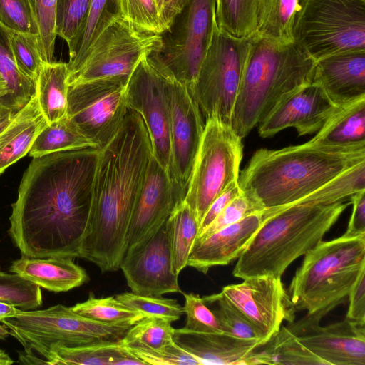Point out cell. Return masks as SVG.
<instances>
[{
  "instance_id": "6da1fadb",
  "label": "cell",
  "mask_w": 365,
  "mask_h": 365,
  "mask_svg": "<svg viewBox=\"0 0 365 365\" xmlns=\"http://www.w3.org/2000/svg\"><path fill=\"white\" fill-rule=\"evenodd\" d=\"M98 148L33 158L12 204L9 233L21 256L80 258Z\"/></svg>"
},
{
  "instance_id": "7a4b0ae2",
  "label": "cell",
  "mask_w": 365,
  "mask_h": 365,
  "mask_svg": "<svg viewBox=\"0 0 365 365\" xmlns=\"http://www.w3.org/2000/svg\"><path fill=\"white\" fill-rule=\"evenodd\" d=\"M153 156L146 126L128 109L115 135L99 149L90 222L80 258L102 272L120 269L133 207Z\"/></svg>"
},
{
  "instance_id": "3957f363",
  "label": "cell",
  "mask_w": 365,
  "mask_h": 365,
  "mask_svg": "<svg viewBox=\"0 0 365 365\" xmlns=\"http://www.w3.org/2000/svg\"><path fill=\"white\" fill-rule=\"evenodd\" d=\"M365 190V162L349 169L312 193L290 204L264 210V220L233 269L235 277L273 275L287 268L321 241Z\"/></svg>"
},
{
  "instance_id": "277c9868",
  "label": "cell",
  "mask_w": 365,
  "mask_h": 365,
  "mask_svg": "<svg viewBox=\"0 0 365 365\" xmlns=\"http://www.w3.org/2000/svg\"><path fill=\"white\" fill-rule=\"evenodd\" d=\"M365 162V145L341 148L312 140L278 150L255 152L240 173L244 195L264 209L290 204Z\"/></svg>"
},
{
  "instance_id": "5b68a950",
  "label": "cell",
  "mask_w": 365,
  "mask_h": 365,
  "mask_svg": "<svg viewBox=\"0 0 365 365\" xmlns=\"http://www.w3.org/2000/svg\"><path fill=\"white\" fill-rule=\"evenodd\" d=\"M316 61L294 41L250 37L231 126L243 138L282 100L312 82Z\"/></svg>"
},
{
  "instance_id": "8992f818",
  "label": "cell",
  "mask_w": 365,
  "mask_h": 365,
  "mask_svg": "<svg viewBox=\"0 0 365 365\" xmlns=\"http://www.w3.org/2000/svg\"><path fill=\"white\" fill-rule=\"evenodd\" d=\"M365 269V235L321 241L304 255L288 292L296 311L322 319L348 297Z\"/></svg>"
},
{
  "instance_id": "52a82bcc",
  "label": "cell",
  "mask_w": 365,
  "mask_h": 365,
  "mask_svg": "<svg viewBox=\"0 0 365 365\" xmlns=\"http://www.w3.org/2000/svg\"><path fill=\"white\" fill-rule=\"evenodd\" d=\"M293 39L316 61L365 51V0H300Z\"/></svg>"
},
{
  "instance_id": "ba28073f",
  "label": "cell",
  "mask_w": 365,
  "mask_h": 365,
  "mask_svg": "<svg viewBox=\"0 0 365 365\" xmlns=\"http://www.w3.org/2000/svg\"><path fill=\"white\" fill-rule=\"evenodd\" d=\"M10 335L24 351L37 352L46 359L53 344L75 346L121 340L131 327L98 322L74 312L71 307L56 304L45 309L22 311L1 321Z\"/></svg>"
},
{
  "instance_id": "9c48e42d",
  "label": "cell",
  "mask_w": 365,
  "mask_h": 365,
  "mask_svg": "<svg viewBox=\"0 0 365 365\" xmlns=\"http://www.w3.org/2000/svg\"><path fill=\"white\" fill-rule=\"evenodd\" d=\"M242 139L232 126L217 118L205 128L184 200L199 222L212 201L238 181L242 158Z\"/></svg>"
},
{
  "instance_id": "30bf717a",
  "label": "cell",
  "mask_w": 365,
  "mask_h": 365,
  "mask_svg": "<svg viewBox=\"0 0 365 365\" xmlns=\"http://www.w3.org/2000/svg\"><path fill=\"white\" fill-rule=\"evenodd\" d=\"M249 41L250 37L235 38L216 26L190 90L205 121L217 118L231 125Z\"/></svg>"
},
{
  "instance_id": "8fae6325",
  "label": "cell",
  "mask_w": 365,
  "mask_h": 365,
  "mask_svg": "<svg viewBox=\"0 0 365 365\" xmlns=\"http://www.w3.org/2000/svg\"><path fill=\"white\" fill-rule=\"evenodd\" d=\"M217 0H187L160 34L162 46L152 54L165 71L192 89L212 41Z\"/></svg>"
},
{
  "instance_id": "7c38bea8",
  "label": "cell",
  "mask_w": 365,
  "mask_h": 365,
  "mask_svg": "<svg viewBox=\"0 0 365 365\" xmlns=\"http://www.w3.org/2000/svg\"><path fill=\"white\" fill-rule=\"evenodd\" d=\"M161 46L160 35L141 31L120 15L101 33L78 66L68 73V85L130 77L143 58Z\"/></svg>"
},
{
  "instance_id": "4fadbf2b",
  "label": "cell",
  "mask_w": 365,
  "mask_h": 365,
  "mask_svg": "<svg viewBox=\"0 0 365 365\" xmlns=\"http://www.w3.org/2000/svg\"><path fill=\"white\" fill-rule=\"evenodd\" d=\"M128 76L68 85L67 116L98 149L115 135L128 111Z\"/></svg>"
},
{
  "instance_id": "5bb4252c",
  "label": "cell",
  "mask_w": 365,
  "mask_h": 365,
  "mask_svg": "<svg viewBox=\"0 0 365 365\" xmlns=\"http://www.w3.org/2000/svg\"><path fill=\"white\" fill-rule=\"evenodd\" d=\"M128 108L142 118L148 130L153 156L168 173L170 170V111L166 73L150 53L143 58L128 79Z\"/></svg>"
},
{
  "instance_id": "9a60e30c",
  "label": "cell",
  "mask_w": 365,
  "mask_h": 365,
  "mask_svg": "<svg viewBox=\"0 0 365 365\" xmlns=\"http://www.w3.org/2000/svg\"><path fill=\"white\" fill-rule=\"evenodd\" d=\"M221 293L250 323L262 346L278 332L284 320L294 321L296 309L281 277H247L224 287Z\"/></svg>"
},
{
  "instance_id": "2e32d148",
  "label": "cell",
  "mask_w": 365,
  "mask_h": 365,
  "mask_svg": "<svg viewBox=\"0 0 365 365\" xmlns=\"http://www.w3.org/2000/svg\"><path fill=\"white\" fill-rule=\"evenodd\" d=\"M120 268L135 294L162 296L182 292L173 269L169 217L126 250Z\"/></svg>"
},
{
  "instance_id": "e0dca14e",
  "label": "cell",
  "mask_w": 365,
  "mask_h": 365,
  "mask_svg": "<svg viewBox=\"0 0 365 365\" xmlns=\"http://www.w3.org/2000/svg\"><path fill=\"white\" fill-rule=\"evenodd\" d=\"M165 73L170 111V177L185 197L205 120L188 87Z\"/></svg>"
},
{
  "instance_id": "ac0fdd59",
  "label": "cell",
  "mask_w": 365,
  "mask_h": 365,
  "mask_svg": "<svg viewBox=\"0 0 365 365\" xmlns=\"http://www.w3.org/2000/svg\"><path fill=\"white\" fill-rule=\"evenodd\" d=\"M321 319L307 314L287 327L324 365H365V325L345 318L321 327Z\"/></svg>"
},
{
  "instance_id": "d6986e66",
  "label": "cell",
  "mask_w": 365,
  "mask_h": 365,
  "mask_svg": "<svg viewBox=\"0 0 365 365\" xmlns=\"http://www.w3.org/2000/svg\"><path fill=\"white\" fill-rule=\"evenodd\" d=\"M340 106L319 85L307 83L282 100L258 125L261 137L292 127L299 135L318 132Z\"/></svg>"
},
{
  "instance_id": "ffe728a7",
  "label": "cell",
  "mask_w": 365,
  "mask_h": 365,
  "mask_svg": "<svg viewBox=\"0 0 365 365\" xmlns=\"http://www.w3.org/2000/svg\"><path fill=\"white\" fill-rule=\"evenodd\" d=\"M184 199L168 173L152 156L132 212L127 249L155 230Z\"/></svg>"
},
{
  "instance_id": "44dd1931",
  "label": "cell",
  "mask_w": 365,
  "mask_h": 365,
  "mask_svg": "<svg viewBox=\"0 0 365 365\" xmlns=\"http://www.w3.org/2000/svg\"><path fill=\"white\" fill-rule=\"evenodd\" d=\"M264 210L249 215L205 237L196 238L189 255L187 266L206 274L212 267L227 265L238 259L262 224Z\"/></svg>"
},
{
  "instance_id": "7402d4cb",
  "label": "cell",
  "mask_w": 365,
  "mask_h": 365,
  "mask_svg": "<svg viewBox=\"0 0 365 365\" xmlns=\"http://www.w3.org/2000/svg\"><path fill=\"white\" fill-rule=\"evenodd\" d=\"M312 82L338 106L365 97V51H351L316 61Z\"/></svg>"
},
{
  "instance_id": "603a6c76",
  "label": "cell",
  "mask_w": 365,
  "mask_h": 365,
  "mask_svg": "<svg viewBox=\"0 0 365 365\" xmlns=\"http://www.w3.org/2000/svg\"><path fill=\"white\" fill-rule=\"evenodd\" d=\"M174 342L193 356L200 364L250 365L259 340L238 339L225 333H201L175 329Z\"/></svg>"
},
{
  "instance_id": "cb8c5ba5",
  "label": "cell",
  "mask_w": 365,
  "mask_h": 365,
  "mask_svg": "<svg viewBox=\"0 0 365 365\" xmlns=\"http://www.w3.org/2000/svg\"><path fill=\"white\" fill-rule=\"evenodd\" d=\"M9 271L53 292L69 291L89 279L85 269L71 257L33 258L22 256L12 262Z\"/></svg>"
},
{
  "instance_id": "d4e9b609",
  "label": "cell",
  "mask_w": 365,
  "mask_h": 365,
  "mask_svg": "<svg viewBox=\"0 0 365 365\" xmlns=\"http://www.w3.org/2000/svg\"><path fill=\"white\" fill-rule=\"evenodd\" d=\"M47 124L36 94L0 132V175L29 153L36 136Z\"/></svg>"
},
{
  "instance_id": "484cf974",
  "label": "cell",
  "mask_w": 365,
  "mask_h": 365,
  "mask_svg": "<svg viewBox=\"0 0 365 365\" xmlns=\"http://www.w3.org/2000/svg\"><path fill=\"white\" fill-rule=\"evenodd\" d=\"M310 140L333 148L365 145V97L340 106Z\"/></svg>"
},
{
  "instance_id": "4316f807",
  "label": "cell",
  "mask_w": 365,
  "mask_h": 365,
  "mask_svg": "<svg viewBox=\"0 0 365 365\" xmlns=\"http://www.w3.org/2000/svg\"><path fill=\"white\" fill-rule=\"evenodd\" d=\"M47 364L124 365L145 363L124 346L120 340L75 346L53 344Z\"/></svg>"
},
{
  "instance_id": "83f0119b",
  "label": "cell",
  "mask_w": 365,
  "mask_h": 365,
  "mask_svg": "<svg viewBox=\"0 0 365 365\" xmlns=\"http://www.w3.org/2000/svg\"><path fill=\"white\" fill-rule=\"evenodd\" d=\"M68 78L67 63L43 62L36 81V96L48 123L67 115Z\"/></svg>"
},
{
  "instance_id": "f1b7e54d",
  "label": "cell",
  "mask_w": 365,
  "mask_h": 365,
  "mask_svg": "<svg viewBox=\"0 0 365 365\" xmlns=\"http://www.w3.org/2000/svg\"><path fill=\"white\" fill-rule=\"evenodd\" d=\"M268 0H217L219 29L237 38L255 34L264 17Z\"/></svg>"
},
{
  "instance_id": "f546056e",
  "label": "cell",
  "mask_w": 365,
  "mask_h": 365,
  "mask_svg": "<svg viewBox=\"0 0 365 365\" xmlns=\"http://www.w3.org/2000/svg\"><path fill=\"white\" fill-rule=\"evenodd\" d=\"M118 0H91L87 14L68 46V73L81 62L101 33L120 16Z\"/></svg>"
},
{
  "instance_id": "4dcf8cb0",
  "label": "cell",
  "mask_w": 365,
  "mask_h": 365,
  "mask_svg": "<svg viewBox=\"0 0 365 365\" xmlns=\"http://www.w3.org/2000/svg\"><path fill=\"white\" fill-rule=\"evenodd\" d=\"M262 350L255 351L251 364L324 365L289 329L281 326Z\"/></svg>"
},
{
  "instance_id": "1f68e13d",
  "label": "cell",
  "mask_w": 365,
  "mask_h": 365,
  "mask_svg": "<svg viewBox=\"0 0 365 365\" xmlns=\"http://www.w3.org/2000/svg\"><path fill=\"white\" fill-rule=\"evenodd\" d=\"M0 76L8 89L3 103L16 112L24 107L36 94V81L18 68L9 45V30L0 24Z\"/></svg>"
},
{
  "instance_id": "d6a6232c",
  "label": "cell",
  "mask_w": 365,
  "mask_h": 365,
  "mask_svg": "<svg viewBox=\"0 0 365 365\" xmlns=\"http://www.w3.org/2000/svg\"><path fill=\"white\" fill-rule=\"evenodd\" d=\"M86 148H98L66 115L47 124L36 136L29 155L36 158L55 152Z\"/></svg>"
},
{
  "instance_id": "836d02e7",
  "label": "cell",
  "mask_w": 365,
  "mask_h": 365,
  "mask_svg": "<svg viewBox=\"0 0 365 365\" xmlns=\"http://www.w3.org/2000/svg\"><path fill=\"white\" fill-rule=\"evenodd\" d=\"M173 269L179 275L187 266L192 246L198 235L199 222L189 205L182 201L169 217Z\"/></svg>"
},
{
  "instance_id": "e575fe53",
  "label": "cell",
  "mask_w": 365,
  "mask_h": 365,
  "mask_svg": "<svg viewBox=\"0 0 365 365\" xmlns=\"http://www.w3.org/2000/svg\"><path fill=\"white\" fill-rule=\"evenodd\" d=\"M71 309L84 317L113 326L132 327L145 317L115 297L96 298L92 293L86 301L76 304Z\"/></svg>"
},
{
  "instance_id": "d590c367",
  "label": "cell",
  "mask_w": 365,
  "mask_h": 365,
  "mask_svg": "<svg viewBox=\"0 0 365 365\" xmlns=\"http://www.w3.org/2000/svg\"><path fill=\"white\" fill-rule=\"evenodd\" d=\"M300 0H268L255 34L278 43L294 41L293 26Z\"/></svg>"
},
{
  "instance_id": "8d00e7d4",
  "label": "cell",
  "mask_w": 365,
  "mask_h": 365,
  "mask_svg": "<svg viewBox=\"0 0 365 365\" xmlns=\"http://www.w3.org/2000/svg\"><path fill=\"white\" fill-rule=\"evenodd\" d=\"M170 322L158 317H144L133 325L120 340L123 346L158 349L173 341L175 329Z\"/></svg>"
},
{
  "instance_id": "74e56055",
  "label": "cell",
  "mask_w": 365,
  "mask_h": 365,
  "mask_svg": "<svg viewBox=\"0 0 365 365\" xmlns=\"http://www.w3.org/2000/svg\"><path fill=\"white\" fill-rule=\"evenodd\" d=\"M0 302L22 311L33 310L42 304L40 287L17 274H9L0 268Z\"/></svg>"
},
{
  "instance_id": "f35d334b",
  "label": "cell",
  "mask_w": 365,
  "mask_h": 365,
  "mask_svg": "<svg viewBox=\"0 0 365 365\" xmlns=\"http://www.w3.org/2000/svg\"><path fill=\"white\" fill-rule=\"evenodd\" d=\"M202 298L219 321L223 333L241 339L259 340L250 323L221 292Z\"/></svg>"
},
{
  "instance_id": "ab89813d",
  "label": "cell",
  "mask_w": 365,
  "mask_h": 365,
  "mask_svg": "<svg viewBox=\"0 0 365 365\" xmlns=\"http://www.w3.org/2000/svg\"><path fill=\"white\" fill-rule=\"evenodd\" d=\"M115 298L145 317H158L173 322L179 319L184 313L183 307L176 299L163 298L161 296L124 292L116 295Z\"/></svg>"
},
{
  "instance_id": "60d3db41",
  "label": "cell",
  "mask_w": 365,
  "mask_h": 365,
  "mask_svg": "<svg viewBox=\"0 0 365 365\" xmlns=\"http://www.w3.org/2000/svg\"><path fill=\"white\" fill-rule=\"evenodd\" d=\"M38 29V44L43 62L54 61L56 0H29Z\"/></svg>"
},
{
  "instance_id": "b9f144b4",
  "label": "cell",
  "mask_w": 365,
  "mask_h": 365,
  "mask_svg": "<svg viewBox=\"0 0 365 365\" xmlns=\"http://www.w3.org/2000/svg\"><path fill=\"white\" fill-rule=\"evenodd\" d=\"M9 45L19 70L29 78L37 81L43 63L38 36L34 34L10 31Z\"/></svg>"
},
{
  "instance_id": "7bdbcfd3",
  "label": "cell",
  "mask_w": 365,
  "mask_h": 365,
  "mask_svg": "<svg viewBox=\"0 0 365 365\" xmlns=\"http://www.w3.org/2000/svg\"><path fill=\"white\" fill-rule=\"evenodd\" d=\"M120 14L138 30L160 35L166 28L155 0H118Z\"/></svg>"
},
{
  "instance_id": "ee69618b",
  "label": "cell",
  "mask_w": 365,
  "mask_h": 365,
  "mask_svg": "<svg viewBox=\"0 0 365 365\" xmlns=\"http://www.w3.org/2000/svg\"><path fill=\"white\" fill-rule=\"evenodd\" d=\"M91 0H56V34L69 44L78 31Z\"/></svg>"
},
{
  "instance_id": "f6af8a7d",
  "label": "cell",
  "mask_w": 365,
  "mask_h": 365,
  "mask_svg": "<svg viewBox=\"0 0 365 365\" xmlns=\"http://www.w3.org/2000/svg\"><path fill=\"white\" fill-rule=\"evenodd\" d=\"M0 24L10 31L38 36L29 0H0Z\"/></svg>"
},
{
  "instance_id": "bcb514c9",
  "label": "cell",
  "mask_w": 365,
  "mask_h": 365,
  "mask_svg": "<svg viewBox=\"0 0 365 365\" xmlns=\"http://www.w3.org/2000/svg\"><path fill=\"white\" fill-rule=\"evenodd\" d=\"M183 295V311L186 315L184 329L194 332L223 333L219 321L202 297L194 293Z\"/></svg>"
},
{
  "instance_id": "7dc6e473",
  "label": "cell",
  "mask_w": 365,
  "mask_h": 365,
  "mask_svg": "<svg viewBox=\"0 0 365 365\" xmlns=\"http://www.w3.org/2000/svg\"><path fill=\"white\" fill-rule=\"evenodd\" d=\"M141 359L152 365H199V361L175 342L158 349L124 346Z\"/></svg>"
},
{
  "instance_id": "c3c4849f",
  "label": "cell",
  "mask_w": 365,
  "mask_h": 365,
  "mask_svg": "<svg viewBox=\"0 0 365 365\" xmlns=\"http://www.w3.org/2000/svg\"><path fill=\"white\" fill-rule=\"evenodd\" d=\"M264 210L266 209H264L242 192L226 206L215 220L197 238L205 237L226 226Z\"/></svg>"
},
{
  "instance_id": "681fc988",
  "label": "cell",
  "mask_w": 365,
  "mask_h": 365,
  "mask_svg": "<svg viewBox=\"0 0 365 365\" xmlns=\"http://www.w3.org/2000/svg\"><path fill=\"white\" fill-rule=\"evenodd\" d=\"M348 297L349 305L346 318L365 325V269L360 273Z\"/></svg>"
},
{
  "instance_id": "f907efd6",
  "label": "cell",
  "mask_w": 365,
  "mask_h": 365,
  "mask_svg": "<svg viewBox=\"0 0 365 365\" xmlns=\"http://www.w3.org/2000/svg\"><path fill=\"white\" fill-rule=\"evenodd\" d=\"M242 193L238 181L229 185L210 204L199 225L198 235H200L222 212L226 206ZM197 235V236H198Z\"/></svg>"
},
{
  "instance_id": "816d5d0a",
  "label": "cell",
  "mask_w": 365,
  "mask_h": 365,
  "mask_svg": "<svg viewBox=\"0 0 365 365\" xmlns=\"http://www.w3.org/2000/svg\"><path fill=\"white\" fill-rule=\"evenodd\" d=\"M352 212L346 232L345 237H355L365 235V190H362L350 198Z\"/></svg>"
},
{
  "instance_id": "f5cc1de1",
  "label": "cell",
  "mask_w": 365,
  "mask_h": 365,
  "mask_svg": "<svg viewBox=\"0 0 365 365\" xmlns=\"http://www.w3.org/2000/svg\"><path fill=\"white\" fill-rule=\"evenodd\" d=\"M187 0H170L164 20L166 30L169 28L174 17L180 12Z\"/></svg>"
},
{
  "instance_id": "db71d44e",
  "label": "cell",
  "mask_w": 365,
  "mask_h": 365,
  "mask_svg": "<svg viewBox=\"0 0 365 365\" xmlns=\"http://www.w3.org/2000/svg\"><path fill=\"white\" fill-rule=\"evenodd\" d=\"M16 113L12 108L0 101V125L10 121Z\"/></svg>"
},
{
  "instance_id": "11a10c76",
  "label": "cell",
  "mask_w": 365,
  "mask_h": 365,
  "mask_svg": "<svg viewBox=\"0 0 365 365\" xmlns=\"http://www.w3.org/2000/svg\"><path fill=\"white\" fill-rule=\"evenodd\" d=\"M19 309L11 304L0 302V322L6 318L13 317Z\"/></svg>"
},
{
  "instance_id": "9f6ffc18",
  "label": "cell",
  "mask_w": 365,
  "mask_h": 365,
  "mask_svg": "<svg viewBox=\"0 0 365 365\" xmlns=\"http://www.w3.org/2000/svg\"><path fill=\"white\" fill-rule=\"evenodd\" d=\"M160 11L162 20H164L167 14L170 0H155Z\"/></svg>"
},
{
  "instance_id": "6f0895ef",
  "label": "cell",
  "mask_w": 365,
  "mask_h": 365,
  "mask_svg": "<svg viewBox=\"0 0 365 365\" xmlns=\"http://www.w3.org/2000/svg\"><path fill=\"white\" fill-rule=\"evenodd\" d=\"M14 362L8 354L4 350L0 349V365H10L14 364Z\"/></svg>"
},
{
  "instance_id": "680465c9",
  "label": "cell",
  "mask_w": 365,
  "mask_h": 365,
  "mask_svg": "<svg viewBox=\"0 0 365 365\" xmlns=\"http://www.w3.org/2000/svg\"><path fill=\"white\" fill-rule=\"evenodd\" d=\"M8 93V89L7 86L2 78V77L0 76V101L3 100Z\"/></svg>"
},
{
  "instance_id": "91938a15",
  "label": "cell",
  "mask_w": 365,
  "mask_h": 365,
  "mask_svg": "<svg viewBox=\"0 0 365 365\" xmlns=\"http://www.w3.org/2000/svg\"><path fill=\"white\" fill-rule=\"evenodd\" d=\"M9 335H10V333L7 327L4 324L0 325V339H5Z\"/></svg>"
},
{
  "instance_id": "94428289",
  "label": "cell",
  "mask_w": 365,
  "mask_h": 365,
  "mask_svg": "<svg viewBox=\"0 0 365 365\" xmlns=\"http://www.w3.org/2000/svg\"><path fill=\"white\" fill-rule=\"evenodd\" d=\"M10 121L9 122H6V123H4L1 125H0V132L7 125V124L9 123Z\"/></svg>"
}]
</instances>
